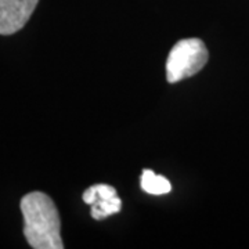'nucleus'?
I'll return each mask as SVG.
<instances>
[{"label":"nucleus","mask_w":249,"mask_h":249,"mask_svg":"<svg viewBox=\"0 0 249 249\" xmlns=\"http://www.w3.org/2000/svg\"><path fill=\"white\" fill-rule=\"evenodd\" d=\"M24 235L35 249H62L60 214L50 196L34 191L21 199Z\"/></svg>","instance_id":"obj_1"},{"label":"nucleus","mask_w":249,"mask_h":249,"mask_svg":"<svg viewBox=\"0 0 249 249\" xmlns=\"http://www.w3.org/2000/svg\"><path fill=\"white\" fill-rule=\"evenodd\" d=\"M208 58V49L201 39L178 40L166 60V79L169 83H176L196 75L206 65Z\"/></svg>","instance_id":"obj_2"},{"label":"nucleus","mask_w":249,"mask_h":249,"mask_svg":"<svg viewBox=\"0 0 249 249\" xmlns=\"http://www.w3.org/2000/svg\"><path fill=\"white\" fill-rule=\"evenodd\" d=\"M39 0H0V35H13L27 25Z\"/></svg>","instance_id":"obj_3"},{"label":"nucleus","mask_w":249,"mask_h":249,"mask_svg":"<svg viewBox=\"0 0 249 249\" xmlns=\"http://www.w3.org/2000/svg\"><path fill=\"white\" fill-rule=\"evenodd\" d=\"M85 204L91 205V217L103 220L111 214L118 213L122 208V201L116 196V190L108 184H96L83 193Z\"/></svg>","instance_id":"obj_4"},{"label":"nucleus","mask_w":249,"mask_h":249,"mask_svg":"<svg viewBox=\"0 0 249 249\" xmlns=\"http://www.w3.org/2000/svg\"><path fill=\"white\" fill-rule=\"evenodd\" d=\"M142 188L151 196H163L172 190L170 181L166 178L155 175L151 169H144L142 175Z\"/></svg>","instance_id":"obj_5"}]
</instances>
